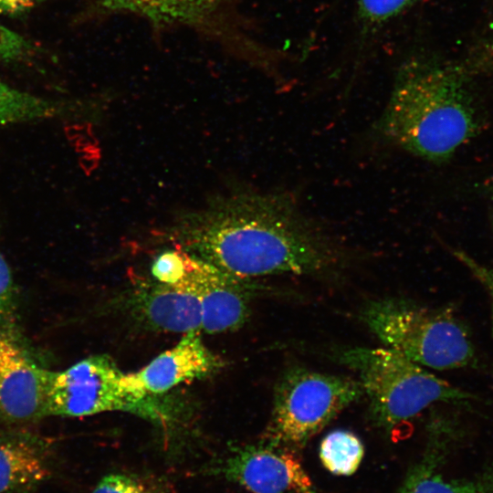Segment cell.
Wrapping results in <instances>:
<instances>
[{
    "mask_svg": "<svg viewBox=\"0 0 493 493\" xmlns=\"http://www.w3.org/2000/svg\"><path fill=\"white\" fill-rule=\"evenodd\" d=\"M104 6L154 22L206 26L218 15L219 0H101Z\"/></svg>",
    "mask_w": 493,
    "mask_h": 493,
    "instance_id": "cell-14",
    "label": "cell"
},
{
    "mask_svg": "<svg viewBox=\"0 0 493 493\" xmlns=\"http://www.w3.org/2000/svg\"><path fill=\"white\" fill-rule=\"evenodd\" d=\"M92 493H147L138 480L121 474H110L95 487Z\"/></svg>",
    "mask_w": 493,
    "mask_h": 493,
    "instance_id": "cell-21",
    "label": "cell"
},
{
    "mask_svg": "<svg viewBox=\"0 0 493 493\" xmlns=\"http://www.w3.org/2000/svg\"><path fill=\"white\" fill-rule=\"evenodd\" d=\"M336 358L358 373L369 400L371 418L376 426L386 431L435 403L468 407L477 400L473 393L450 384L386 347L344 348L337 351Z\"/></svg>",
    "mask_w": 493,
    "mask_h": 493,
    "instance_id": "cell-3",
    "label": "cell"
},
{
    "mask_svg": "<svg viewBox=\"0 0 493 493\" xmlns=\"http://www.w3.org/2000/svg\"><path fill=\"white\" fill-rule=\"evenodd\" d=\"M14 291L11 270L0 249V322L13 314Z\"/></svg>",
    "mask_w": 493,
    "mask_h": 493,
    "instance_id": "cell-22",
    "label": "cell"
},
{
    "mask_svg": "<svg viewBox=\"0 0 493 493\" xmlns=\"http://www.w3.org/2000/svg\"><path fill=\"white\" fill-rule=\"evenodd\" d=\"M477 127V111L461 79L416 58L398 70L374 131L386 143L440 163L472 138Z\"/></svg>",
    "mask_w": 493,
    "mask_h": 493,
    "instance_id": "cell-2",
    "label": "cell"
},
{
    "mask_svg": "<svg viewBox=\"0 0 493 493\" xmlns=\"http://www.w3.org/2000/svg\"><path fill=\"white\" fill-rule=\"evenodd\" d=\"M360 314L383 347L423 367L444 371L478 364L469 330L450 309L386 298L368 302Z\"/></svg>",
    "mask_w": 493,
    "mask_h": 493,
    "instance_id": "cell-4",
    "label": "cell"
},
{
    "mask_svg": "<svg viewBox=\"0 0 493 493\" xmlns=\"http://www.w3.org/2000/svg\"><path fill=\"white\" fill-rule=\"evenodd\" d=\"M427 424L425 453L396 493H493V461L468 477L446 478L437 472L462 433L458 418L435 413Z\"/></svg>",
    "mask_w": 493,
    "mask_h": 493,
    "instance_id": "cell-8",
    "label": "cell"
},
{
    "mask_svg": "<svg viewBox=\"0 0 493 493\" xmlns=\"http://www.w3.org/2000/svg\"><path fill=\"white\" fill-rule=\"evenodd\" d=\"M453 254L488 292L490 301V325L493 336V267L481 264L462 250L454 249Z\"/></svg>",
    "mask_w": 493,
    "mask_h": 493,
    "instance_id": "cell-20",
    "label": "cell"
},
{
    "mask_svg": "<svg viewBox=\"0 0 493 493\" xmlns=\"http://www.w3.org/2000/svg\"><path fill=\"white\" fill-rule=\"evenodd\" d=\"M53 471L45 441L24 433H0V493H35Z\"/></svg>",
    "mask_w": 493,
    "mask_h": 493,
    "instance_id": "cell-12",
    "label": "cell"
},
{
    "mask_svg": "<svg viewBox=\"0 0 493 493\" xmlns=\"http://www.w3.org/2000/svg\"><path fill=\"white\" fill-rule=\"evenodd\" d=\"M362 394L359 381L292 367L276 387L265 441L299 449Z\"/></svg>",
    "mask_w": 493,
    "mask_h": 493,
    "instance_id": "cell-5",
    "label": "cell"
},
{
    "mask_svg": "<svg viewBox=\"0 0 493 493\" xmlns=\"http://www.w3.org/2000/svg\"><path fill=\"white\" fill-rule=\"evenodd\" d=\"M12 341L0 333V355Z\"/></svg>",
    "mask_w": 493,
    "mask_h": 493,
    "instance_id": "cell-24",
    "label": "cell"
},
{
    "mask_svg": "<svg viewBox=\"0 0 493 493\" xmlns=\"http://www.w3.org/2000/svg\"><path fill=\"white\" fill-rule=\"evenodd\" d=\"M40 0H0V15L15 16L35 6Z\"/></svg>",
    "mask_w": 493,
    "mask_h": 493,
    "instance_id": "cell-23",
    "label": "cell"
},
{
    "mask_svg": "<svg viewBox=\"0 0 493 493\" xmlns=\"http://www.w3.org/2000/svg\"><path fill=\"white\" fill-rule=\"evenodd\" d=\"M47 372L11 341L0 355V421L36 422L45 416Z\"/></svg>",
    "mask_w": 493,
    "mask_h": 493,
    "instance_id": "cell-11",
    "label": "cell"
},
{
    "mask_svg": "<svg viewBox=\"0 0 493 493\" xmlns=\"http://www.w3.org/2000/svg\"><path fill=\"white\" fill-rule=\"evenodd\" d=\"M136 314L153 329L187 333L202 330V309L194 293L179 285L147 283L131 297Z\"/></svg>",
    "mask_w": 493,
    "mask_h": 493,
    "instance_id": "cell-13",
    "label": "cell"
},
{
    "mask_svg": "<svg viewBox=\"0 0 493 493\" xmlns=\"http://www.w3.org/2000/svg\"><path fill=\"white\" fill-rule=\"evenodd\" d=\"M173 236L186 253L240 279L335 276L351 251L286 192L242 190L185 215Z\"/></svg>",
    "mask_w": 493,
    "mask_h": 493,
    "instance_id": "cell-1",
    "label": "cell"
},
{
    "mask_svg": "<svg viewBox=\"0 0 493 493\" xmlns=\"http://www.w3.org/2000/svg\"><path fill=\"white\" fill-rule=\"evenodd\" d=\"M123 377L105 354L87 357L63 371H48L47 416L81 417L122 411L164 421L167 415L156 405L155 396L133 392Z\"/></svg>",
    "mask_w": 493,
    "mask_h": 493,
    "instance_id": "cell-6",
    "label": "cell"
},
{
    "mask_svg": "<svg viewBox=\"0 0 493 493\" xmlns=\"http://www.w3.org/2000/svg\"><path fill=\"white\" fill-rule=\"evenodd\" d=\"M216 473L251 493H320L295 450L266 441L234 449Z\"/></svg>",
    "mask_w": 493,
    "mask_h": 493,
    "instance_id": "cell-7",
    "label": "cell"
},
{
    "mask_svg": "<svg viewBox=\"0 0 493 493\" xmlns=\"http://www.w3.org/2000/svg\"><path fill=\"white\" fill-rule=\"evenodd\" d=\"M219 367V359L205 345L199 332L191 331L139 371L124 373L123 381L139 394L156 396L186 381L205 377Z\"/></svg>",
    "mask_w": 493,
    "mask_h": 493,
    "instance_id": "cell-10",
    "label": "cell"
},
{
    "mask_svg": "<svg viewBox=\"0 0 493 493\" xmlns=\"http://www.w3.org/2000/svg\"><path fill=\"white\" fill-rule=\"evenodd\" d=\"M184 252V271L174 284L185 288L198 299L202 330L219 333L241 327L248 316L246 279L233 277Z\"/></svg>",
    "mask_w": 493,
    "mask_h": 493,
    "instance_id": "cell-9",
    "label": "cell"
},
{
    "mask_svg": "<svg viewBox=\"0 0 493 493\" xmlns=\"http://www.w3.org/2000/svg\"><path fill=\"white\" fill-rule=\"evenodd\" d=\"M492 226H493V216H492Z\"/></svg>",
    "mask_w": 493,
    "mask_h": 493,
    "instance_id": "cell-25",
    "label": "cell"
},
{
    "mask_svg": "<svg viewBox=\"0 0 493 493\" xmlns=\"http://www.w3.org/2000/svg\"><path fill=\"white\" fill-rule=\"evenodd\" d=\"M414 0H358L361 16L368 23L381 24L402 13Z\"/></svg>",
    "mask_w": 493,
    "mask_h": 493,
    "instance_id": "cell-17",
    "label": "cell"
},
{
    "mask_svg": "<svg viewBox=\"0 0 493 493\" xmlns=\"http://www.w3.org/2000/svg\"><path fill=\"white\" fill-rule=\"evenodd\" d=\"M184 266V252L183 250H168L153 260L151 270L156 281L172 285L181 279Z\"/></svg>",
    "mask_w": 493,
    "mask_h": 493,
    "instance_id": "cell-19",
    "label": "cell"
},
{
    "mask_svg": "<svg viewBox=\"0 0 493 493\" xmlns=\"http://www.w3.org/2000/svg\"></svg>",
    "mask_w": 493,
    "mask_h": 493,
    "instance_id": "cell-26",
    "label": "cell"
},
{
    "mask_svg": "<svg viewBox=\"0 0 493 493\" xmlns=\"http://www.w3.org/2000/svg\"><path fill=\"white\" fill-rule=\"evenodd\" d=\"M319 453L322 466L331 474L350 476L360 467L364 446L352 432L334 430L322 439Z\"/></svg>",
    "mask_w": 493,
    "mask_h": 493,
    "instance_id": "cell-16",
    "label": "cell"
},
{
    "mask_svg": "<svg viewBox=\"0 0 493 493\" xmlns=\"http://www.w3.org/2000/svg\"><path fill=\"white\" fill-rule=\"evenodd\" d=\"M66 104L16 89L0 79V127L58 119Z\"/></svg>",
    "mask_w": 493,
    "mask_h": 493,
    "instance_id": "cell-15",
    "label": "cell"
},
{
    "mask_svg": "<svg viewBox=\"0 0 493 493\" xmlns=\"http://www.w3.org/2000/svg\"><path fill=\"white\" fill-rule=\"evenodd\" d=\"M33 45L23 36L0 23V59L22 62L34 54Z\"/></svg>",
    "mask_w": 493,
    "mask_h": 493,
    "instance_id": "cell-18",
    "label": "cell"
}]
</instances>
